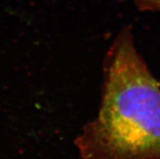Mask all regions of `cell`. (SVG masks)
<instances>
[{"label":"cell","instance_id":"cell-2","mask_svg":"<svg viewBox=\"0 0 160 159\" xmlns=\"http://www.w3.org/2000/svg\"><path fill=\"white\" fill-rule=\"evenodd\" d=\"M139 10L160 13V0H130Z\"/></svg>","mask_w":160,"mask_h":159},{"label":"cell","instance_id":"cell-1","mask_svg":"<svg viewBox=\"0 0 160 159\" xmlns=\"http://www.w3.org/2000/svg\"><path fill=\"white\" fill-rule=\"evenodd\" d=\"M75 145L82 159H160V83L128 30L108 50L99 112Z\"/></svg>","mask_w":160,"mask_h":159}]
</instances>
